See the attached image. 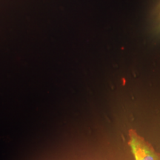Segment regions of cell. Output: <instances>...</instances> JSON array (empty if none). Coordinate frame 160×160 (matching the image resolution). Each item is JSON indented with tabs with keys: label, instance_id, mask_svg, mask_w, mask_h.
<instances>
[{
	"label": "cell",
	"instance_id": "cell-1",
	"mask_svg": "<svg viewBox=\"0 0 160 160\" xmlns=\"http://www.w3.org/2000/svg\"><path fill=\"white\" fill-rule=\"evenodd\" d=\"M129 145L135 160H160V154L133 130L129 132Z\"/></svg>",
	"mask_w": 160,
	"mask_h": 160
}]
</instances>
